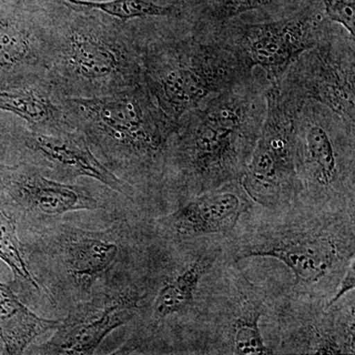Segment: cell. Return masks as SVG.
<instances>
[{"label":"cell","instance_id":"6da1fadb","mask_svg":"<svg viewBox=\"0 0 355 355\" xmlns=\"http://www.w3.org/2000/svg\"><path fill=\"white\" fill-rule=\"evenodd\" d=\"M261 81L254 74L184 114L170 139L163 171L170 167L198 193L241 180L266 114L268 83Z\"/></svg>","mask_w":355,"mask_h":355},{"label":"cell","instance_id":"7a4b0ae2","mask_svg":"<svg viewBox=\"0 0 355 355\" xmlns=\"http://www.w3.org/2000/svg\"><path fill=\"white\" fill-rule=\"evenodd\" d=\"M70 10L46 28L44 73L58 94L97 97L144 83L139 37L127 22Z\"/></svg>","mask_w":355,"mask_h":355},{"label":"cell","instance_id":"3957f363","mask_svg":"<svg viewBox=\"0 0 355 355\" xmlns=\"http://www.w3.org/2000/svg\"><path fill=\"white\" fill-rule=\"evenodd\" d=\"M62 107L97 158L128 184L163 171L177 125L144 83L97 97H64Z\"/></svg>","mask_w":355,"mask_h":355},{"label":"cell","instance_id":"277c9868","mask_svg":"<svg viewBox=\"0 0 355 355\" xmlns=\"http://www.w3.org/2000/svg\"><path fill=\"white\" fill-rule=\"evenodd\" d=\"M142 76L161 111L176 123L210 96L247 80L254 70L220 32L141 42Z\"/></svg>","mask_w":355,"mask_h":355},{"label":"cell","instance_id":"5b68a950","mask_svg":"<svg viewBox=\"0 0 355 355\" xmlns=\"http://www.w3.org/2000/svg\"><path fill=\"white\" fill-rule=\"evenodd\" d=\"M123 223V222H121ZM121 223L91 230L65 221H53L35 231L24 249L33 275L39 273L53 289L60 288L77 303L87 300L114 282L113 272L127 253Z\"/></svg>","mask_w":355,"mask_h":355},{"label":"cell","instance_id":"8992f818","mask_svg":"<svg viewBox=\"0 0 355 355\" xmlns=\"http://www.w3.org/2000/svg\"><path fill=\"white\" fill-rule=\"evenodd\" d=\"M265 95V118L240 182L248 197L272 209L291 205L303 191L296 170L295 128L305 101L282 81L268 83Z\"/></svg>","mask_w":355,"mask_h":355},{"label":"cell","instance_id":"52a82bcc","mask_svg":"<svg viewBox=\"0 0 355 355\" xmlns=\"http://www.w3.org/2000/svg\"><path fill=\"white\" fill-rule=\"evenodd\" d=\"M296 170L303 191L334 197L354 184V128L314 101L299 110L295 128Z\"/></svg>","mask_w":355,"mask_h":355},{"label":"cell","instance_id":"ba28073f","mask_svg":"<svg viewBox=\"0 0 355 355\" xmlns=\"http://www.w3.org/2000/svg\"><path fill=\"white\" fill-rule=\"evenodd\" d=\"M321 9H302L279 19L238 25L221 34L234 44L248 64L263 72L268 83H279L303 53L314 48L331 21Z\"/></svg>","mask_w":355,"mask_h":355},{"label":"cell","instance_id":"9c48e42d","mask_svg":"<svg viewBox=\"0 0 355 355\" xmlns=\"http://www.w3.org/2000/svg\"><path fill=\"white\" fill-rule=\"evenodd\" d=\"M330 26L316 46L291 65L282 81L304 101L324 105L354 128V38L336 33Z\"/></svg>","mask_w":355,"mask_h":355},{"label":"cell","instance_id":"30bf717a","mask_svg":"<svg viewBox=\"0 0 355 355\" xmlns=\"http://www.w3.org/2000/svg\"><path fill=\"white\" fill-rule=\"evenodd\" d=\"M354 241L327 230H277L238 252V260L272 258L288 266L297 286L312 287L328 279L354 259Z\"/></svg>","mask_w":355,"mask_h":355},{"label":"cell","instance_id":"8fae6325","mask_svg":"<svg viewBox=\"0 0 355 355\" xmlns=\"http://www.w3.org/2000/svg\"><path fill=\"white\" fill-rule=\"evenodd\" d=\"M140 309L139 293L125 284H110L74 306L43 347L46 354H93L107 336L125 326Z\"/></svg>","mask_w":355,"mask_h":355},{"label":"cell","instance_id":"7c38bea8","mask_svg":"<svg viewBox=\"0 0 355 355\" xmlns=\"http://www.w3.org/2000/svg\"><path fill=\"white\" fill-rule=\"evenodd\" d=\"M25 163L44 176L72 183L78 178H90L111 191L130 197L132 187L103 164L76 128L65 127L38 130L26 127L22 135Z\"/></svg>","mask_w":355,"mask_h":355},{"label":"cell","instance_id":"4fadbf2b","mask_svg":"<svg viewBox=\"0 0 355 355\" xmlns=\"http://www.w3.org/2000/svg\"><path fill=\"white\" fill-rule=\"evenodd\" d=\"M0 191L21 214L37 222L51 223L72 212L101 207L98 198L85 187L44 176L25 162L0 163Z\"/></svg>","mask_w":355,"mask_h":355},{"label":"cell","instance_id":"5bb4252c","mask_svg":"<svg viewBox=\"0 0 355 355\" xmlns=\"http://www.w3.org/2000/svg\"><path fill=\"white\" fill-rule=\"evenodd\" d=\"M241 182L234 181L198 193L169 216L160 219L166 232L179 239L225 234L237 226L249 209ZM251 200V198H250Z\"/></svg>","mask_w":355,"mask_h":355},{"label":"cell","instance_id":"9a60e30c","mask_svg":"<svg viewBox=\"0 0 355 355\" xmlns=\"http://www.w3.org/2000/svg\"><path fill=\"white\" fill-rule=\"evenodd\" d=\"M62 98L43 69L0 76V111L19 116L26 121V127L38 130L71 127L65 116Z\"/></svg>","mask_w":355,"mask_h":355},{"label":"cell","instance_id":"2e32d148","mask_svg":"<svg viewBox=\"0 0 355 355\" xmlns=\"http://www.w3.org/2000/svg\"><path fill=\"white\" fill-rule=\"evenodd\" d=\"M46 28L19 16H0V76L43 69Z\"/></svg>","mask_w":355,"mask_h":355},{"label":"cell","instance_id":"e0dca14e","mask_svg":"<svg viewBox=\"0 0 355 355\" xmlns=\"http://www.w3.org/2000/svg\"><path fill=\"white\" fill-rule=\"evenodd\" d=\"M60 320L40 317L0 282V338L8 354H21L40 336L55 331Z\"/></svg>","mask_w":355,"mask_h":355},{"label":"cell","instance_id":"ac0fdd59","mask_svg":"<svg viewBox=\"0 0 355 355\" xmlns=\"http://www.w3.org/2000/svg\"><path fill=\"white\" fill-rule=\"evenodd\" d=\"M214 263V257L203 254L166 282L154 297V319L162 321L184 312L195 304L196 292L200 280L209 272Z\"/></svg>","mask_w":355,"mask_h":355},{"label":"cell","instance_id":"d6986e66","mask_svg":"<svg viewBox=\"0 0 355 355\" xmlns=\"http://www.w3.org/2000/svg\"><path fill=\"white\" fill-rule=\"evenodd\" d=\"M0 259L11 268L16 277L24 280L33 288L40 286L33 275L24 254V247L18 238L16 221L0 207Z\"/></svg>","mask_w":355,"mask_h":355},{"label":"cell","instance_id":"ffe728a7","mask_svg":"<svg viewBox=\"0 0 355 355\" xmlns=\"http://www.w3.org/2000/svg\"><path fill=\"white\" fill-rule=\"evenodd\" d=\"M261 312L256 309L236 318L231 324V354L237 355L272 354L266 347L260 328Z\"/></svg>","mask_w":355,"mask_h":355},{"label":"cell","instance_id":"44dd1931","mask_svg":"<svg viewBox=\"0 0 355 355\" xmlns=\"http://www.w3.org/2000/svg\"><path fill=\"white\" fill-rule=\"evenodd\" d=\"M282 0H207L202 17L209 25L224 26L233 18L251 11L268 8Z\"/></svg>","mask_w":355,"mask_h":355},{"label":"cell","instance_id":"7402d4cb","mask_svg":"<svg viewBox=\"0 0 355 355\" xmlns=\"http://www.w3.org/2000/svg\"><path fill=\"white\" fill-rule=\"evenodd\" d=\"M324 15L331 23L345 28L355 37V0H321Z\"/></svg>","mask_w":355,"mask_h":355},{"label":"cell","instance_id":"603a6c76","mask_svg":"<svg viewBox=\"0 0 355 355\" xmlns=\"http://www.w3.org/2000/svg\"><path fill=\"white\" fill-rule=\"evenodd\" d=\"M355 287V270H354V259L349 261V266L345 268L343 272V279L340 280L338 286V291L335 295L331 298V300L324 306V311L330 309L334 305H336L338 301L345 297L347 292L354 291Z\"/></svg>","mask_w":355,"mask_h":355}]
</instances>
